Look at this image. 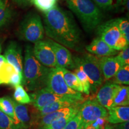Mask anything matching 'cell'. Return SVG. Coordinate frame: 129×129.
<instances>
[{"label": "cell", "instance_id": "obj_14", "mask_svg": "<svg viewBox=\"0 0 129 129\" xmlns=\"http://www.w3.org/2000/svg\"><path fill=\"white\" fill-rule=\"evenodd\" d=\"M4 56L19 72L23 74V58L20 47L14 41L10 43L5 51Z\"/></svg>", "mask_w": 129, "mask_h": 129}, {"label": "cell", "instance_id": "obj_13", "mask_svg": "<svg viewBox=\"0 0 129 129\" xmlns=\"http://www.w3.org/2000/svg\"><path fill=\"white\" fill-rule=\"evenodd\" d=\"M99 64L104 77V80L108 81L113 78L122 66L117 57H99Z\"/></svg>", "mask_w": 129, "mask_h": 129}, {"label": "cell", "instance_id": "obj_41", "mask_svg": "<svg viewBox=\"0 0 129 129\" xmlns=\"http://www.w3.org/2000/svg\"><path fill=\"white\" fill-rule=\"evenodd\" d=\"M1 43H0V53H1Z\"/></svg>", "mask_w": 129, "mask_h": 129}, {"label": "cell", "instance_id": "obj_3", "mask_svg": "<svg viewBox=\"0 0 129 129\" xmlns=\"http://www.w3.org/2000/svg\"><path fill=\"white\" fill-rule=\"evenodd\" d=\"M67 4L87 32L92 31L101 24L102 13L92 0H67Z\"/></svg>", "mask_w": 129, "mask_h": 129}, {"label": "cell", "instance_id": "obj_26", "mask_svg": "<svg viewBox=\"0 0 129 129\" xmlns=\"http://www.w3.org/2000/svg\"><path fill=\"white\" fill-rule=\"evenodd\" d=\"M78 111L73 112L72 114H68L63 117L57 119L52 122H51L50 124L47 125V126L43 127L41 129H63L66 125L71 119H72L74 117L77 115Z\"/></svg>", "mask_w": 129, "mask_h": 129}, {"label": "cell", "instance_id": "obj_5", "mask_svg": "<svg viewBox=\"0 0 129 129\" xmlns=\"http://www.w3.org/2000/svg\"><path fill=\"white\" fill-rule=\"evenodd\" d=\"M59 96L83 102L85 101L81 93L72 90L64 81L63 73L61 68L50 69L46 82V87Z\"/></svg>", "mask_w": 129, "mask_h": 129}, {"label": "cell", "instance_id": "obj_12", "mask_svg": "<svg viewBox=\"0 0 129 129\" xmlns=\"http://www.w3.org/2000/svg\"><path fill=\"white\" fill-rule=\"evenodd\" d=\"M118 84L112 82H107L99 88L97 93L96 102L105 109H110L113 107V101Z\"/></svg>", "mask_w": 129, "mask_h": 129}, {"label": "cell", "instance_id": "obj_38", "mask_svg": "<svg viewBox=\"0 0 129 129\" xmlns=\"http://www.w3.org/2000/svg\"><path fill=\"white\" fill-rule=\"evenodd\" d=\"M84 129H101V127L98 124V123H97V122L95 121L94 122H93V123H91V124L88 125L87 127H85V128Z\"/></svg>", "mask_w": 129, "mask_h": 129}, {"label": "cell", "instance_id": "obj_15", "mask_svg": "<svg viewBox=\"0 0 129 129\" xmlns=\"http://www.w3.org/2000/svg\"><path fill=\"white\" fill-rule=\"evenodd\" d=\"M80 105L65 108L59 109V110L56 111L54 112L46 114V115L36 119L34 123L38 127V129H41L63 116L78 111Z\"/></svg>", "mask_w": 129, "mask_h": 129}, {"label": "cell", "instance_id": "obj_2", "mask_svg": "<svg viewBox=\"0 0 129 129\" xmlns=\"http://www.w3.org/2000/svg\"><path fill=\"white\" fill-rule=\"evenodd\" d=\"M49 68L46 67L35 58L33 47L27 45L25 51L22 84L29 91H36L46 87Z\"/></svg>", "mask_w": 129, "mask_h": 129}, {"label": "cell", "instance_id": "obj_25", "mask_svg": "<svg viewBox=\"0 0 129 129\" xmlns=\"http://www.w3.org/2000/svg\"><path fill=\"white\" fill-rule=\"evenodd\" d=\"M113 83L117 84L128 85L129 84V64L124 65L119 69L114 77Z\"/></svg>", "mask_w": 129, "mask_h": 129}, {"label": "cell", "instance_id": "obj_9", "mask_svg": "<svg viewBox=\"0 0 129 129\" xmlns=\"http://www.w3.org/2000/svg\"><path fill=\"white\" fill-rule=\"evenodd\" d=\"M33 53L40 63L49 68L57 67L54 51L47 41L40 40L35 43Z\"/></svg>", "mask_w": 129, "mask_h": 129}, {"label": "cell", "instance_id": "obj_29", "mask_svg": "<svg viewBox=\"0 0 129 129\" xmlns=\"http://www.w3.org/2000/svg\"><path fill=\"white\" fill-rule=\"evenodd\" d=\"M115 23L118 27L121 32L125 37L127 41L129 43V22L124 17L115 19Z\"/></svg>", "mask_w": 129, "mask_h": 129}, {"label": "cell", "instance_id": "obj_32", "mask_svg": "<svg viewBox=\"0 0 129 129\" xmlns=\"http://www.w3.org/2000/svg\"><path fill=\"white\" fill-rule=\"evenodd\" d=\"M121 51L116 56L122 66L129 64V47L128 46L120 50Z\"/></svg>", "mask_w": 129, "mask_h": 129}, {"label": "cell", "instance_id": "obj_34", "mask_svg": "<svg viewBox=\"0 0 129 129\" xmlns=\"http://www.w3.org/2000/svg\"><path fill=\"white\" fill-rule=\"evenodd\" d=\"M63 129H81V121L78 113L69 121Z\"/></svg>", "mask_w": 129, "mask_h": 129}, {"label": "cell", "instance_id": "obj_6", "mask_svg": "<svg viewBox=\"0 0 129 129\" xmlns=\"http://www.w3.org/2000/svg\"><path fill=\"white\" fill-rule=\"evenodd\" d=\"M97 28L99 38L113 49L120 51L128 46L129 43L119 29L115 19L101 24Z\"/></svg>", "mask_w": 129, "mask_h": 129}, {"label": "cell", "instance_id": "obj_31", "mask_svg": "<svg viewBox=\"0 0 129 129\" xmlns=\"http://www.w3.org/2000/svg\"><path fill=\"white\" fill-rule=\"evenodd\" d=\"M10 18V12L3 0H0V28L7 22Z\"/></svg>", "mask_w": 129, "mask_h": 129}, {"label": "cell", "instance_id": "obj_11", "mask_svg": "<svg viewBox=\"0 0 129 129\" xmlns=\"http://www.w3.org/2000/svg\"><path fill=\"white\" fill-rule=\"evenodd\" d=\"M29 96L32 105L37 110L55 101L68 98L55 94L47 87L36 90Z\"/></svg>", "mask_w": 129, "mask_h": 129}, {"label": "cell", "instance_id": "obj_36", "mask_svg": "<svg viewBox=\"0 0 129 129\" xmlns=\"http://www.w3.org/2000/svg\"><path fill=\"white\" fill-rule=\"evenodd\" d=\"M13 1L20 6H28L33 4L34 0H13Z\"/></svg>", "mask_w": 129, "mask_h": 129}, {"label": "cell", "instance_id": "obj_21", "mask_svg": "<svg viewBox=\"0 0 129 129\" xmlns=\"http://www.w3.org/2000/svg\"><path fill=\"white\" fill-rule=\"evenodd\" d=\"M129 87L128 86H121L116 91L113 101V107L119 106H128Z\"/></svg>", "mask_w": 129, "mask_h": 129}, {"label": "cell", "instance_id": "obj_7", "mask_svg": "<svg viewBox=\"0 0 129 129\" xmlns=\"http://www.w3.org/2000/svg\"><path fill=\"white\" fill-rule=\"evenodd\" d=\"M19 34L22 39L30 43L43 40L45 32L41 17L35 13L28 14L21 23Z\"/></svg>", "mask_w": 129, "mask_h": 129}, {"label": "cell", "instance_id": "obj_8", "mask_svg": "<svg viewBox=\"0 0 129 129\" xmlns=\"http://www.w3.org/2000/svg\"><path fill=\"white\" fill-rule=\"evenodd\" d=\"M106 109L96 101H86L80 105L78 112L81 121V129H84L100 118L105 117Z\"/></svg>", "mask_w": 129, "mask_h": 129}, {"label": "cell", "instance_id": "obj_1", "mask_svg": "<svg viewBox=\"0 0 129 129\" xmlns=\"http://www.w3.org/2000/svg\"><path fill=\"white\" fill-rule=\"evenodd\" d=\"M43 17L44 32L51 40L74 50L80 49L81 31L70 13L56 5Z\"/></svg>", "mask_w": 129, "mask_h": 129}, {"label": "cell", "instance_id": "obj_24", "mask_svg": "<svg viewBox=\"0 0 129 129\" xmlns=\"http://www.w3.org/2000/svg\"><path fill=\"white\" fill-rule=\"evenodd\" d=\"M74 69H75L74 74L76 75L83 87V93L87 95H89L90 93V83L89 78L81 68L76 67Z\"/></svg>", "mask_w": 129, "mask_h": 129}, {"label": "cell", "instance_id": "obj_4", "mask_svg": "<svg viewBox=\"0 0 129 129\" xmlns=\"http://www.w3.org/2000/svg\"><path fill=\"white\" fill-rule=\"evenodd\" d=\"M73 61L75 67L81 68L85 72L90 80V89L93 93H96L104 81L99 57L91 54L85 53L74 57Z\"/></svg>", "mask_w": 129, "mask_h": 129}, {"label": "cell", "instance_id": "obj_42", "mask_svg": "<svg viewBox=\"0 0 129 129\" xmlns=\"http://www.w3.org/2000/svg\"><path fill=\"white\" fill-rule=\"evenodd\" d=\"M121 1H122V0H121Z\"/></svg>", "mask_w": 129, "mask_h": 129}, {"label": "cell", "instance_id": "obj_19", "mask_svg": "<svg viewBox=\"0 0 129 129\" xmlns=\"http://www.w3.org/2000/svg\"><path fill=\"white\" fill-rule=\"evenodd\" d=\"M12 101L16 116L22 125V128H29L34 124V121L30 117L28 107L23 104H19L13 99Z\"/></svg>", "mask_w": 129, "mask_h": 129}, {"label": "cell", "instance_id": "obj_16", "mask_svg": "<svg viewBox=\"0 0 129 129\" xmlns=\"http://www.w3.org/2000/svg\"><path fill=\"white\" fill-rule=\"evenodd\" d=\"M82 103H83L82 102L75 101V100L69 99V98L59 100V101L51 103L41 109H38V110L36 109V114L34 115V124L36 119L46 115V114L54 112V111L59 110V109L65 108L78 105L81 104Z\"/></svg>", "mask_w": 129, "mask_h": 129}, {"label": "cell", "instance_id": "obj_39", "mask_svg": "<svg viewBox=\"0 0 129 129\" xmlns=\"http://www.w3.org/2000/svg\"><path fill=\"white\" fill-rule=\"evenodd\" d=\"M6 59L4 56V55H1V54H0V67H1L3 63L6 62Z\"/></svg>", "mask_w": 129, "mask_h": 129}, {"label": "cell", "instance_id": "obj_40", "mask_svg": "<svg viewBox=\"0 0 129 129\" xmlns=\"http://www.w3.org/2000/svg\"><path fill=\"white\" fill-rule=\"evenodd\" d=\"M102 129H114V128L113 127H111V125H106V126L105 127V128H102Z\"/></svg>", "mask_w": 129, "mask_h": 129}, {"label": "cell", "instance_id": "obj_20", "mask_svg": "<svg viewBox=\"0 0 129 129\" xmlns=\"http://www.w3.org/2000/svg\"><path fill=\"white\" fill-rule=\"evenodd\" d=\"M0 110L13 119L17 129H23L16 116L12 98L8 96L0 98Z\"/></svg>", "mask_w": 129, "mask_h": 129}, {"label": "cell", "instance_id": "obj_28", "mask_svg": "<svg viewBox=\"0 0 129 129\" xmlns=\"http://www.w3.org/2000/svg\"><path fill=\"white\" fill-rule=\"evenodd\" d=\"M57 0H34L33 4L37 9L44 13L48 12L56 6Z\"/></svg>", "mask_w": 129, "mask_h": 129}, {"label": "cell", "instance_id": "obj_23", "mask_svg": "<svg viewBox=\"0 0 129 129\" xmlns=\"http://www.w3.org/2000/svg\"><path fill=\"white\" fill-rule=\"evenodd\" d=\"M63 73V78L64 81L67 83L68 86H69L72 90L78 91L80 93H83V88L81 84L80 81L75 74L66 68H62Z\"/></svg>", "mask_w": 129, "mask_h": 129}, {"label": "cell", "instance_id": "obj_30", "mask_svg": "<svg viewBox=\"0 0 129 129\" xmlns=\"http://www.w3.org/2000/svg\"><path fill=\"white\" fill-rule=\"evenodd\" d=\"M0 129H17L14 121L0 110Z\"/></svg>", "mask_w": 129, "mask_h": 129}, {"label": "cell", "instance_id": "obj_10", "mask_svg": "<svg viewBox=\"0 0 129 129\" xmlns=\"http://www.w3.org/2000/svg\"><path fill=\"white\" fill-rule=\"evenodd\" d=\"M51 45L53 50L55 54L57 67L67 69H73L75 68L71 53L65 47L53 40L48 39L47 40Z\"/></svg>", "mask_w": 129, "mask_h": 129}, {"label": "cell", "instance_id": "obj_27", "mask_svg": "<svg viewBox=\"0 0 129 129\" xmlns=\"http://www.w3.org/2000/svg\"><path fill=\"white\" fill-rule=\"evenodd\" d=\"M14 88H15V90H14L13 94L14 101L19 104L23 105L31 103V99H30V96L26 93L22 85H17Z\"/></svg>", "mask_w": 129, "mask_h": 129}, {"label": "cell", "instance_id": "obj_22", "mask_svg": "<svg viewBox=\"0 0 129 129\" xmlns=\"http://www.w3.org/2000/svg\"><path fill=\"white\" fill-rule=\"evenodd\" d=\"M16 72L18 71L7 60L3 63L0 67V85L10 84L11 78Z\"/></svg>", "mask_w": 129, "mask_h": 129}, {"label": "cell", "instance_id": "obj_37", "mask_svg": "<svg viewBox=\"0 0 129 129\" xmlns=\"http://www.w3.org/2000/svg\"><path fill=\"white\" fill-rule=\"evenodd\" d=\"M114 129H129V122L126 121L115 125Z\"/></svg>", "mask_w": 129, "mask_h": 129}, {"label": "cell", "instance_id": "obj_35", "mask_svg": "<svg viewBox=\"0 0 129 129\" xmlns=\"http://www.w3.org/2000/svg\"><path fill=\"white\" fill-rule=\"evenodd\" d=\"M23 81V74L19 72H16L15 74L13 75L11 78L10 84L13 87H16L17 85H21Z\"/></svg>", "mask_w": 129, "mask_h": 129}, {"label": "cell", "instance_id": "obj_17", "mask_svg": "<svg viewBox=\"0 0 129 129\" xmlns=\"http://www.w3.org/2000/svg\"><path fill=\"white\" fill-rule=\"evenodd\" d=\"M85 48L90 54H94L98 57L113 56L117 54V50L111 48L99 37L93 40Z\"/></svg>", "mask_w": 129, "mask_h": 129}, {"label": "cell", "instance_id": "obj_33", "mask_svg": "<svg viewBox=\"0 0 129 129\" xmlns=\"http://www.w3.org/2000/svg\"><path fill=\"white\" fill-rule=\"evenodd\" d=\"M93 3L99 8L104 10H109L113 7L115 0H92ZM121 1V0H117Z\"/></svg>", "mask_w": 129, "mask_h": 129}, {"label": "cell", "instance_id": "obj_18", "mask_svg": "<svg viewBox=\"0 0 129 129\" xmlns=\"http://www.w3.org/2000/svg\"><path fill=\"white\" fill-rule=\"evenodd\" d=\"M107 120L111 124L122 123L129 121V106H119L112 107L109 109Z\"/></svg>", "mask_w": 129, "mask_h": 129}]
</instances>
